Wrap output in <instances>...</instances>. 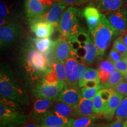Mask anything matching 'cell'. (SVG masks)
I'll use <instances>...</instances> for the list:
<instances>
[{
    "label": "cell",
    "instance_id": "6da1fadb",
    "mask_svg": "<svg viewBox=\"0 0 127 127\" xmlns=\"http://www.w3.org/2000/svg\"><path fill=\"white\" fill-rule=\"evenodd\" d=\"M90 32V31H89ZM89 32L81 27L78 33L69 40L71 51V57L80 59L87 64H92L97 55L98 50Z\"/></svg>",
    "mask_w": 127,
    "mask_h": 127
},
{
    "label": "cell",
    "instance_id": "7a4b0ae2",
    "mask_svg": "<svg viewBox=\"0 0 127 127\" xmlns=\"http://www.w3.org/2000/svg\"><path fill=\"white\" fill-rule=\"evenodd\" d=\"M0 94L1 96L16 102L27 104V93L23 87L13 76L8 66H1L0 72Z\"/></svg>",
    "mask_w": 127,
    "mask_h": 127
},
{
    "label": "cell",
    "instance_id": "3957f363",
    "mask_svg": "<svg viewBox=\"0 0 127 127\" xmlns=\"http://www.w3.org/2000/svg\"><path fill=\"white\" fill-rule=\"evenodd\" d=\"M24 65L26 72L32 80L41 79L49 68L44 54L38 51L34 46L31 45L25 51Z\"/></svg>",
    "mask_w": 127,
    "mask_h": 127
},
{
    "label": "cell",
    "instance_id": "277c9868",
    "mask_svg": "<svg viewBox=\"0 0 127 127\" xmlns=\"http://www.w3.org/2000/svg\"><path fill=\"white\" fill-rule=\"evenodd\" d=\"M26 121V116L15 101L1 96L0 125L1 127H15Z\"/></svg>",
    "mask_w": 127,
    "mask_h": 127
},
{
    "label": "cell",
    "instance_id": "5b68a950",
    "mask_svg": "<svg viewBox=\"0 0 127 127\" xmlns=\"http://www.w3.org/2000/svg\"><path fill=\"white\" fill-rule=\"evenodd\" d=\"M91 35L97 48L98 55L102 56L112 39L119 34L109 23L106 15L102 14L99 25L92 32Z\"/></svg>",
    "mask_w": 127,
    "mask_h": 127
},
{
    "label": "cell",
    "instance_id": "8992f818",
    "mask_svg": "<svg viewBox=\"0 0 127 127\" xmlns=\"http://www.w3.org/2000/svg\"><path fill=\"white\" fill-rule=\"evenodd\" d=\"M80 14L79 9L73 6L65 9L57 28L61 36L68 39L78 33L81 28L78 18Z\"/></svg>",
    "mask_w": 127,
    "mask_h": 127
},
{
    "label": "cell",
    "instance_id": "52a82bcc",
    "mask_svg": "<svg viewBox=\"0 0 127 127\" xmlns=\"http://www.w3.org/2000/svg\"><path fill=\"white\" fill-rule=\"evenodd\" d=\"M22 31L20 25L9 23L0 28V44L1 47L11 45L20 37Z\"/></svg>",
    "mask_w": 127,
    "mask_h": 127
},
{
    "label": "cell",
    "instance_id": "ba28073f",
    "mask_svg": "<svg viewBox=\"0 0 127 127\" xmlns=\"http://www.w3.org/2000/svg\"><path fill=\"white\" fill-rule=\"evenodd\" d=\"M105 15L119 34H123L127 30V8L125 6L115 11L106 12Z\"/></svg>",
    "mask_w": 127,
    "mask_h": 127
},
{
    "label": "cell",
    "instance_id": "9c48e42d",
    "mask_svg": "<svg viewBox=\"0 0 127 127\" xmlns=\"http://www.w3.org/2000/svg\"><path fill=\"white\" fill-rule=\"evenodd\" d=\"M65 85L66 84L62 82L56 84L40 82L35 90V95L38 98H47L57 100Z\"/></svg>",
    "mask_w": 127,
    "mask_h": 127
},
{
    "label": "cell",
    "instance_id": "30bf717a",
    "mask_svg": "<svg viewBox=\"0 0 127 127\" xmlns=\"http://www.w3.org/2000/svg\"><path fill=\"white\" fill-rule=\"evenodd\" d=\"M30 29L38 38H45L52 35L56 28L54 25L36 17L29 18Z\"/></svg>",
    "mask_w": 127,
    "mask_h": 127
},
{
    "label": "cell",
    "instance_id": "8fae6325",
    "mask_svg": "<svg viewBox=\"0 0 127 127\" xmlns=\"http://www.w3.org/2000/svg\"><path fill=\"white\" fill-rule=\"evenodd\" d=\"M66 7L67 5L61 1L55 2L43 15L36 17V18L52 24L57 28Z\"/></svg>",
    "mask_w": 127,
    "mask_h": 127
},
{
    "label": "cell",
    "instance_id": "7c38bea8",
    "mask_svg": "<svg viewBox=\"0 0 127 127\" xmlns=\"http://www.w3.org/2000/svg\"><path fill=\"white\" fill-rule=\"evenodd\" d=\"M82 98L78 87L69 86L66 84L60 93L57 100L70 105L75 108Z\"/></svg>",
    "mask_w": 127,
    "mask_h": 127
},
{
    "label": "cell",
    "instance_id": "4fadbf2b",
    "mask_svg": "<svg viewBox=\"0 0 127 127\" xmlns=\"http://www.w3.org/2000/svg\"><path fill=\"white\" fill-rule=\"evenodd\" d=\"M71 45L67 38L61 36V38L57 39L54 52L57 61L65 63L66 60L71 57Z\"/></svg>",
    "mask_w": 127,
    "mask_h": 127
},
{
    "label": "cell",
    "instance_id": "5bb4252c",
    "mask_svg": "<svg viewBox=\"0 0 127 127\" xmlns=\"http://www.w3.org/2000/svg\"><path fill=\"white\" fill-rule=\"evenodd\" d=\"M82 14L86 21L89 31L91 33L99 25L102 14L100 13L98 8L90 5L84 9Z\"/></svg>",
    "mask_w": 127,
    "mask_h": 127
},
{
    "label": "cell",
    "instance_id": "9a60e30c",
    "mask_svg": "<svg viewBox=\"0 0 127 127\" xmlns=\"http://www.w3.org/2000/svg\"><path fill=\"white\" fill-rule=\"evenodd\" d=\"M55 100L47 98H39L34 104L33 114L35 120L40 121L50 110Z\"/></svg>",
    "mask_w": 127,
    "mask_h": 127
},
{
    "label": "cell",
    "instance_id": "2e32d148",
    "mask_svg": "<svg viewBox=\"0 0 127 127\" xmlns=\"http://www.w3.org/2000/svg\"><path fill=\"white\" fill-rule=\"evenodd\" d=\"M67 85L79 87L78 83V61L76 58L70 57L65 62Z\"/></svg>",
    "mask_w": 127,
    "mask_h": 127
},
{
    "label": "cell",
    "instance_id": "e0dca14e",
    "mask_svg": "<svg viewBox=\"0 0 127 127\" xmlns=\"http://www.w3.org/2000/svg\"><path fill=\"white\" fill-rule=\"evenodd\" d=\"M49 8L42 4L40 0H25V12L28 18L43 15Z\"/></svg>",
    "mask_w": 127,
    "mask_h": 127
},
{
    "label": "cell",
    "instance_id": "ac0fdd59",
    "mask_svg": "<svg viewBox=\"0 0 127 127\" xmlns=\"http://www.w3.org/2000/svg\"><path fill=\"white\" fill-rule=\"evenodd\" d=\"M73 118L61 117L52 113L50 111L41 121V127L66 126L70 127Z\"/></svg>",
    "mask_w": 127,
    "mask_h": 127
},
{
    "label": "cell",
    "instance_id": "d6986e66",
    "mask_svg": "<svg viewBox=\"0 0 127 127\" xmlns=\"http://www.w3.org/2000/svg\"><path fill=\"white\" fill-rule=\"evenodd\" d=\"M52 113L61 117L68 118H74L75 108L70 105L57 100L50 110Z\"/></svg>",
    "mask_w": 127,
    "mask_h": 127
},
{
    "label": "cell",
    "instance_id": "ffe728a7",
    "mask_svg": "<svg viewBox=\"0 0 127 127\" xmlns=\"http://www.w3.org/2000/svg\"><path fill=\"white\" fill-rule=\"evenodd\" d=\"M123 98V95L114 91L108 101L106 109L103 114V116L106 120L111 121L113 118L114 116H115V111Z\"/></svg>",
    "mask_w": 127,
    "mask_h": 127
},
{
    "label": "cell",
    "instance_id": "44dd1931",
    "mask_svg": "<svg viewBox=\"0 0 127 127\" xmlns=\"http://www.w3.org/2000/svg\"><path fill=\"white\" fill-rule=\"evenodd\" d=\"M91 115H99L94 111L93 101L91 99L82 98L75 108V117Z\"/></svg>",
    "mask_w": 127,
    "mask_h": 127
},
{
    "label": "cell",
    "instance_id": "7402d4cb",
    "mask_svg": "<svg viewBox=\"0 0 127 127\" xmlns=\"http://www.w3.org/2000/svg\"><path fill=\"white\" fill-rule=\"evenodd\" d=\"M98 74L100 82L106 83L109 78L116 71L114 64L109 60H104L100 62L98 66Z\"/></svg>",
    "mask_w": 127,
    "mask_h": 127
},
{
    "label": "cell",
    "instance_id": "603a6c76",
    "mask_svg": "<svg viewBox=\"0 0 127 127\" xmlns=\"http://www.w3.org/2000/svg\"><path fill=\"white\" fill-rule=\"evenodd\" d=\"M124 0H96V4L99 11L108 12L123 7Z\"/></svg>",
    "mask_w": 127,
    "mask_h": 127
},
{
    "label": "cell",
    "instance_id": "cb8c5ba5",
    "mask_svg": "<svg viewBox=\"0 0 127 127\" xmlns=\"http://www.w3.org/2000/svg\"><path fill=\"white\" fill-rule=\"evenodd\" d=\"M56 40L53 41L50 38H36L32 39V44L34 47L43 54H46L54 48Z\"/></svg>",
    "mask_w": 127,
    "mask_h": 127
},
{
    "label": "cell",
    "instance_id": "d4e9b609",
    "mask_svg": "<svg viewBox=\"0 0 127 127\" xmlns=\"http://www.w3.org/2000/svg\"><path fill=\"white\" fill-rule=\"evenodd\" d=\"M100 118L99 115L85 116L73 118L70 127H86L94 124V123Z\"/></svg>",
    "mask_w": 127,
    "mask_h": 127
},
{
    "label": "cell",
    "instance_id": "484cf974",
    "mask_svg": "<svg viewBox=\"0 0 127 127\" xmlns=\"http://www.w3.org/2000/svg\"><path fill=\"white\" fill-rule=\"evenodd\" d=\"M93 108L95 114L98 115H103L104 113L105 110L107 107V104L108 102L105 101L101 98L99 92L96 94V95L93 99Z\"/></svg>",
    "mask_w": 127,
    "mask_h": 127
},
{
    "label": "cell",
    "instance_id": "4316f807",
    "mask_svg": "<svg viewBox=\"0 0 127 127\" xmlns=\"http://www.w3.org/2000/svg\"><path fill=\"white\" fill-rule=\"evenodd\" d=\"M124 74L120 71L116 70L113 74L109 78L108 81L106 83L102 84L104 88H114L117 84H118L122 81L124 80Z\"/></svg>",
    "mask_w": 127,
    "mask_h": 127
},
{
    "label": "cell",
    "instance_id": "83f0119b",
    "mask_svg": "<svg viewBox=\"0 0 127 127\" xmlns=\"http://www.w3.org/2000/svg\"><path fill=\"white\" fill-rule=\"evenodd\" d=\"M61 81L59 80L58 77H57L56 72L52 68L49 69L45 73V74L41 78V82H42V83L51 84H56L59 83Z\"/></svg>",
    "mask_w": 127,
    "mask_h": 127
},
{
    "label": "cell",
    "instance_id": "f1b7e54d",
    "mask_svg": "<svg viewBox=\"0 0 127 127\" xmlns=\"http://www.w3.org/2000/svg\"><path fill=\"white\" fill-rule=\"evenodd\" d=\"M64 64L65 63H61L60 61H57L53 65L52 68L54 69L57 75V77H58L60 81L63 82L65 84H67Z\"/></svg>",
    "mask_w": 127,
    "mask_h": 127
},
{
    "label": "cell",
    "instance_id": "f546056e",
    "mask_svg": "<svg viewBox=\"0 0 127 127\" xmlns=\"http://www.w3.org/2000/svg\"><path fill=\"white\" fill-rule=\"evenodd\" d=\"M115 117L117 119L121 120L127 119V96L124 98L121 101L115 111Z\"/></svg>",
    "mask_w": 127,
    "mask_h": 127
},
{
    "label": "cell",
    "instance_id": "4dcf8cb0",
    "mask_svg": "<svg viewBox=\"0 0 127 127\" xmlns=\"http://www.w3.org/2000/svg\"><path fill=\"white\" fill-rule=\"evenodd\" d=\"M102 85H99L97 87H94V88H87L84 87L81 90V94L82 97L87 99H93L94 96L96 95L101 89H103Z\"/></svg>",
    "mask_w": 127,
    "mask_h": 127
},
{
    "label": "cell",
    "instance_id": "1f68e13d",
    "mask_svg": "<svg viewBox=\"0 0 127 127\" xmlns=\"http://www.w3.org/2000/svg\"><path fill=\"white\" fill-rule=\"evenodd\" d=\"M112 48L120 52L123 55L124 58L127 56V47L125 44L123 36L117 38L114 41Z\"/></svg>",
    "mask_w": 127,
    "mask_h": 127
},
{
    "label": "cell",
    "instance_id": "d6a6232c",
    "mask_svg": "<svg viewBox=\"0 0 127 127\" xmlns=\"http://www.w3.org/2000/svg\"><path fill=\"white\" fill-rule=\"evenodd\" d=\"M78 61V83L79 88L84 87L83 79L87 70V64L81 60Z\"/></svg>",
    "mask_w": 127,
    "mask_h": 127
},
{
    "label": "cell",
    "instance_id": "836d02e7",
    "mask_svg": "<svg viewBox=\"0 0 127 127\" xmlns=\"http://www.w3.org/2000/svg\"><path fill=\"white\" fill-rule=\"evenodd\" d=\"M90 80H99L98 69L90 67L87 68L86 72L84 77L83 84L85 81Z\"/></svg>",
    "mask_w": 127,
    "mask_h": 127
},
{
    "label": "cell",
    "instance_id": "e575fe53",
    "mask_svg": "<svg viewBox=\"0 0 127 127\" xmlns=\"http://www.w3.org/2000/svg\"><path fill=\"white\" fill-rule=\"evenodd\" d=\"M114 91L117 92L124 96H127V82L122 81L118 84H117L114 88H112Z\"/></svg>",
    "mask_w": 127,
    "mask_h": 127
},
{
    "label": "cell",
    "instance_id": "d590c367",
    "mask_svg": "<svg viewBox=\"0 0 127 127\" xmlns=\"http://www.w3.org/2000/svg\"><path fill=\"white\" fill-rule=\"evenodd\" d=\"M124 57L120 52L114 50V48H112V50L109 52L108 55V60L109 61L112 62V63L115 64L120 60H123Z\"/></svg>",
    "mask_w": 127,
    "mask_h": 127
},
{
    "label": "cell",
    "instance_id": "8d00e7d4",
    "mask_svg": "<svg viewBox=\"0 0 127 127\" xmlns=\"http://www.w3.org/2000/svg\"><path fill=\"white\" fill-rule=\"evenodd\" d=\"M9 13L10 12H9V9L7 5L4 2V1L1 0L0 1V17L1 18L7 20Z\"/></svg>",
    "mask_w": 127,
    "mask_h": 127
},
{
    "label": "cell",
    "instance_id": "74e56055",
    "mask_svg": "<svg viewBox=\"0 0 127 127\" xmlns=\"http://www.w3.org/2000/svg\"><path fill=\"white\" fill-rule=\"evenodd\" d=\"M115 69L117 71H120L122 74H125L127 72V63L124 60H121L114 64Z\"/></svg>",
    "mask_w": 127,
    "mask_h": 127
},
{
    "label": "cell",
    "instance_id": "f35d334b",
    "mask_svg": "<svg viewBox=\"0 0 127 127\" xmlns=\"http://www.w3.org/2000/svg\"><path fill=\"white\" fill-rule=\"evenodd\" d=\"M53 1L54 2L61 1L67 6H74L84 4V3L87 2L88 0H53Z\"/></svg>",
    "mask_w": 127,
    "mask_h": 127
},
{
    "label": "cell",
    "instance_id": "ab89813d",
    "mask_svg": "<svg viewBox=\"0 0 127 127\" xmlns=\"http://www.w3.org/2000/svg\"><path fill=\"white\" fill-rule=\"evenodd\" d=\"M105 127H125V121L121 119H117L110 124Z\"/></svg>",
    "mask_w": 127,
    "mask_h": 127
},
{
    "label": "cell",
    "instance_id": "60d3db41",
    "mask_svg": "<svg viewBox=\"0 0 127 127\" xmlns=\"http://www.w3.org/2000/svg\"><path fill=\"white\" fill-rule=\"evenodd\" d=\"M99 80H90L84 82V87L87 88H94L99 85Z\"/></svg>",
    "mask_w": 127,
    "mask_h": 127
},
{
    "label": "cell",
    "instance_id": "b9f144b4",
    "mask_svg": "<svg viewBox=\"0 0 127 127\" xmlns=\"http://www.w3.org/2000/svg\"><path fill=\"white\" fill-rule=\"evenodd\" d=\"M40 1L42 4H44L49 7H50L54 3L53 0H40Z\"/></svg>",
    "mask_w": 127,
    "mask_h": 127
},
{
    "label": "cell",
    "instance_id": "7bdbcfd3",
    "mask_svg": "<svg viewBox=\"0 0 127 127\" xmlns=\"http://www.w3.org/2000/svg\"><path fill=\"white\" fill-rule=\"evenodd\" d=\"M24 127H41V125L36 124L35 123H29L27 124V125H25Z\"/></svg>",
    "mask_w": 127,
    "mask_h": 127
},
{
    "label": "cell",
    "instance_id": "ee69618b",
    "mask_svg": "<svg viewBox=\"0 0 127 127\" xmlns=\"http://www.w3.org/2000/svg\"><path fill=\"white\" fill-rule=\"evenodd\" d=\"M123 38H124V41L125 44H126L127 47V32L124 34V35L123 36Z\"/></svg>",
    "mask_w": 127,
    "mask_h": 127
},
{
    "label": "cell",
    "instance_id": "f6af8a7d",
    "mask_svg": "<svg viewBox=\"0 0 127 127\" xmlns=\"http://www.w3.org/2000/svg\"><path fill=\"white\" fill-rule=\"evenodd\" d=\"M86 127H103V126L101 125H96V124H93V125H90V126H88Z\"/></svg>",
    "mask_w": 127,
    "mask_h": 127
},
{
    "label": "cell",
    "instance_id": "bcb514c9",
    "mask_svg": "<svg viewBox=\"0 0 127 127\" xmlns=\"http://www.w3.org/2000/svg\"><path fill=\"white\" fill-rule=\"evenodd\" d=\"M124 79L125 81L127 82V72L125 73V74H124Z\"/></svg>",
    "mask_w": 127,
    "mask_h": 127
},
{
    "label": "cell",
    "instance_id": "7dc6e473",
    "mask_svg": "<svg viewBox=\"0 0 127 127\" xmlns=\"http://www.w3.org/2000/svg\"><path fill=\"white\" fill-rule=\"evenodd\" d=\"M69 127L66 126H51V127Z\"/></svg>",
    "mask_w": 127,
    "mask_h": 127
},
{
    "label": "cell",
    "instance_id": "c3c4849f",
    "mask_svg": "<svg viewBox=\"0 0 127 127\" xmlns=\"http://www.w3.org/2000/svg\"><path fill=\"white\" fill-rule=\"evenodd\" d=\"M124 4H125V6L127 8V0H124Z\"/></svg>",
    "mask_w": 127,
    "mask_h": 127
},
{
    "label": "cell",
    "instance_id": "681fc988",
    "mask_svg": "<svg viewBox=\"0 0 127 127\" xmlns=\"http://www.w3.org/2000/svg\"><path fill=\"white\" fill-rule=\"evenodd\" d=\"M125 127H127V119L125 120Z\"/></svg>",
    "mask_w": 127,
    "mask_h": 127
},
{
    "label": "cell",
    "instance_id": "f907efd6",
    "mask_svg": "<svg viewBox=\"0 0 127 127\" xmlns=\"http://www.w3.org/2000/svg\"><path fill=\"white\" fill-rule=\"evenodd\" d=\"M124 60H125V61L126 62V63H127V57H125V58H124Z\"/></svg>",
    "mask_w": 127,
    "mask_h": 127
},
{
    "label": "cell",
    "instance_id": "816d5d0a",
    "mask_svg": "<svg viewBox=\"0 0 127 127\" xmlns=\"http://www.w3.org/2000/svg\"><path fill=\"white\" fill-rule=\"evenodd\" d=\"M88 1H89V0H88Z\"/></svg>",
    "mask_w": 127,
    "mask_h": 127
}]
</instances>
